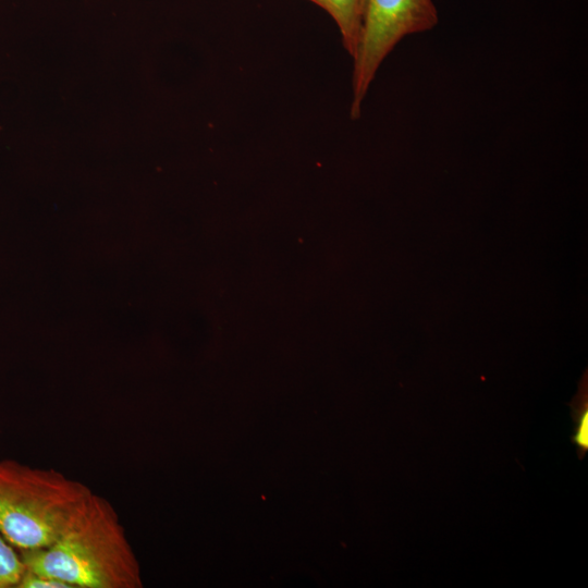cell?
I'll use <instances>...</instances> for the list:
<instances>
[{
    "mask_svg": "<svg viewBox=\"0 0 588 588\" xmlns=\"http://www.w3.org/2000/svg\"><path fill=\"white\" fill-rule=\"evenodd\" d=\"M25 568L72 588H140L137 556L113 505L91 493L50 546L19 550Z\"/></svg>",
    "mask_w": 588,
    "mask_h": 588,
    "instance_id": "cell-1",
    "label": "cell"
},
{
    "mask_svg": "<svg viewBox=\"0 0 588 588\" xmlns=\"http://www.w3.org/2000/svg\"><path fill=\"white\" fill-rule=\"evenodd\" d=\"M93 493L53 468L0 460V534L17 551L50 546Z\"/></svg>",
    "mask_w": 588,
    "mask_h": 588,
    "instance_id": "cell-2",
    "label": "cell"
},
{
    "mask_svg": "<svg viewBox=\"0 0 588 588\" xmlns=\"http://www.w3.org/2000/svg\"><path fill=\"white\" fill-rule=\"evenodd\" d=\"M439 22L432 0H363L360 35L353 57L351 118L358 119L376 73L406 36L431 30Z\"/></svg>",
    "mask_w": 588,
    "mask_h": 588,
    "instance_id": "cell-3",
    "label": "cell"
},
{
    "mask_svg": "<svg viewBox=\"0 0 588 588\" xmlns=\"http://www.w3.org/2000/svg\"><path fill=\"white\" fill-rule=\"evenodd\" d=\"M326 11L336 24L343 47L353 58L360 35L363 0H307Z\"/></svg>",
    "mask_w": 588,
    "mask_h": 588,
    "instance_id": "cell-4",
    "label": "cell"
},
{
    "mask_svg": "<svg viewBox=\"0 0 588 588\" xmlns=\"http://www.w3.org/2000/svg\"><path fill=\"white\" fill-rule=\"evenodd\" d=\"M571 406L574 420L572 441L577 446L579 457L583 458L588 450V388L586 373L579 382L578 392L574 396Z\"/></svg>",
    "mask_w": 588,
    "mask_h": 588,
    "instance_id": "cell-5",
    "label": "cell"
},
{
    "mask_svg": "<svg viewBox=\"0 0 588 588\" xmlns=\"http://www.w3.org/2000/svg\"><path fill=\"white\" fill-rule=\"evenodd\" d=\"M24 571L20 552L0 534V588H16Z\"/></svg>",
    "mask_w": 588,
    "mask_h": 588,
    "instance_id": "cell-6",
    "label": "cell"
},
{
    "mask_svg": "<svg viewBox=\"0 0 588 588\" xmlns=\"http://www.w3.org/2000/svg\"><path fill=\"white\" fill-rule=\"evenodd\" d=\"M16 588H72L69 584L25 568Z\"/></svg>",
    "mask_w": 588,
    "mask_h": 588,
    "instance_id": "cell-7",
    "label": "cell"
}]
</instances>
